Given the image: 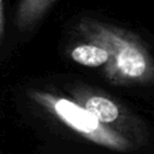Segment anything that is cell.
Returning a JSON list of instances; mask_svg holds the SVG:
<instances>
[{
    "label": "cell",
    "mask_w": 154,
    "mask_h": 154,
    "mask_svg": "<svg viewBox=\"0 0 154 154\" xmlns=\"http://www.w3.org/2000/svg\"><path fill=\"white\" fill-rule=\"evenodd\" d=\"M77 31L85 41L99 43L108 52L109 58L102 66L108 82L122 87L153 82L154 61L137 35L91 18L79 20Z\"/></svg>",
    "instance_id": "cell-1"
},
{
    "label": "cell",
    "mask_w": 154,
    "mask_h": 154,
    "mask_svg": "<svg viewBox=\"0 0 154 154\" xmlns=\"http://www.w3.org/2000/svg\"><path fill=\"white\" fill-rule=\"evenodd\" d=\"M29 97L48 113L84 138L116 152H131L136 146L96 119L94 114L70 97L42 90H30Z\"/></svg>",
    "instance_id": "cell-2"
},
{
    "label": "cell",
    "mask_w": 154,
    "mask_h": 154,
    "mask_svg": "<svg viewBox=\"0 0 154 154\" xmlns=\"http://www.w3.org/2000/svg\"><path fill=\"white\" fill-rule=\"evenodd\" d=\"M69 94L70 99L94 114L99 122L130 140L136 147L147 144L149 132L144 122L113 97L81 84L69 88Z\"/></svg>",
    "instance_id": "cell-3"
},
{
    "label": "cell",
    "mask_w": 154,
    "mask_h": 154,
    "mask_svg": "<svg viewBox=\"0 0 154 154\" xmlns=\"http://www.w3.org/2000/svg\"><path fill=\"white\" fill-rule=\"evenodd\" d=\"M55 0H19L16 11V25L20 30L35 26Z\"/></svg>",
    "instance_id": "cell-4"
},
{
    "label": "cell",
    "mask_w": 154,
    "mask_h": 154,
    "mask_svg": "<svg viewBox=\"0 0 154 154\" xmlns=\"http://www.w3.org/2000/svg\"><path fill=\"white\" fill-rule=\"evenodd\" d=\"M70 57L75 63L87 67H102L109 58L108 52L101 45L89 41L75 46L70 52Z\"/></svg>",
    "instance_id": "cell-5"
},
{
    "label": "cell",
    "mask_w": 154,
    "mask_h": 154,
    "mask_svg": "<svg viewBox=\"0 0 154 154\" xmlns=\"http://www.w3.org/2000/svg\"><path fill=\"white\" fill-rule=\"evenodd\" d=\"M4 26H5V20H4V5L2 0H0V42L4 35Z\"/></svg>",
    "instance_id": "cell-6"
}]
</instances>
